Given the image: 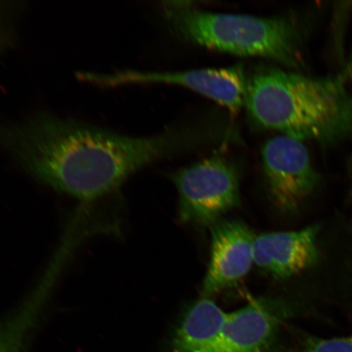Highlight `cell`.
Listing matches in <instances>:
<instances>
[{"label": "cell", "mask_w": 352, "mask_h": 352, "mask_svg": "<svg viewBox=\"0 0 352 352\" xmlns=\"http://www.w3.org/2000/svg\"><path fill=\"white\" fill-rule=\"evenodd\" d=\"M213 123L131 138L80 121L38 113L0 123V144L38 182L91 205L160 158L219 142Z\"/></svg>", "instance_id": "1"}, {"label": "cell", "mask_w": 352, "mask_h": 352, "mask_svg": "<svg viewBox=\"0 0 352 352\" xmlns=\"http://www.w3.org/2000/svg\"><path fill=\"white\" fill-rule=\"evenodd\" d=\"M244 107L255 126L302 142L331 143L352 135V91L341 76L259 66L248 78Z\"/></svg>", "instance_id": "2"}, {"label": "cell", "mask_w": 352, "mask_h": 352, "mask_svg": "<svg viewBox=\"0 0 352 352\" xmlns=\"http://www.w3.org/2000/svg\"><path fill=\"white\" fill-rule=\"evenodd\" d=\"M166 8L173 32L198 46L235 56L261 57L293 69L302 66L303 33L292 17L210 12L171 3Z\"/></svg>", "instance_id": "3"}, {"label": "cell", "mask_w": 352, "mask_h": 352, "mask_svg": "<svg viewBox=\"0 0 352 352\" xmlns=\"http://www.w3.org/2000/svg\"><path fill=\"white\" fill-rule=\"evenodd\" d=\"M173 180L183 222L212 226L240 204L239 175L226 158L214 155L176 171Z\"/></svg>", "instance_id": "4"}, {"label": "cell", "mask_w": 352, "mask_h": 352, "mask_svg": "<svg viewBox=\"0 0 352 352\" xmlns=\"http://www.w3.org/2000/svg\"><path fill=\"white\" fill-rule=\"evenodd\" d=\"M264 179L276 208L294 213L318 187L320 176L302 140L287 135L268 140L262 148Z\"/></svg>", "instance_id": "5"}, {"label": "cell", "mask_w": 352, "mask_h": 352, "mask_svg": "<svg viewBox=\"0 0 352 352\" xmlns=\"http://www.w3.org/2000/svg\"><path fill=\"white\" fill-rule=\"evenodd\" d=\"M83 78L102 85L161 83L186 87L230 109L244 107L248 76L242 65L220 69H201L174 72H122L111 74H85Z\"/></svg>", "instance_id": "6"}, {"label": "cell", "mask_w": 352, "mask_h": 352, "mask_svg": "<svg viewBox=\"0 0 352 352\" xmlns=\"http://www.w3.org/2000/svg\"><path fill=\"white\" fill-rule=\"evenodd\" d=\"M211 228V252L201 296L210 298L244 278L254 263L256 235L237 220H219Z\"/></svg>", "instance_id": "7"}, {"label": "cell", "mask_w": 352, "mask_h": 352, "mask_svg": "<svg viewBox=\"0 0 352 352\" xmlns=\"http://www.w3.org/2000/svg\"><path fill=\"white\" fill-rule=\"evenodd\" d=\"M289 314L272 299H259L228 312L222 331L204 352H268L278 340L281 324Z\"/></svg>", "instance_id": "8"}, {"label": "cell", "mask_w": 352, "mask_h": 352, "mask_svg": "<svg viewBox=\"0 0 352 352\" xmlns=\"http://www.w3.org/2000/svg\"><path fill=\"white\" fill-rule=\"evenodd\" d=\"M321 227L311 224L298 231L263 233L255 237L254 263L272 278L283 280L302 274L319 261Z\"/></svg>", "instance_id": "9"}, {"label": "cell", "mask_w": 352, "mask_h": 352, "mask_svg": "<svg viewBox=\"0 0 352 352\" xmlns=\"http://www.w3.org/2000/svg\"><path fill=\"white\" fill-rule=\"evenodd\" d=\"M55 288L51 280H38L20 305L0 320V352L26 351Z\"/></svg>", "instance_id": "10"}, {"label": "cell", "mask_w": 352, "mask_h": 352, "mask_svg": "<svg viewBox=\"0 0 352 352\" xmlns=\"http://www.w3.org/2000/svg\"><path fill=\"white\" fill-rule=\"evenodd\" d=\"M228 312L210 298H202L193 305L176 329L170 352H204L213 344L222 331Z\"/></svg>", "instance_id": "11"}, {"label": "cell", "mask_w": 352, "mask_h": 352, "mask_svg": "<svg viewBox=\"0 0 352 352\" xmlns=\"http://www.w3.org/2000/svg\"><path fill=\"white\" fill-rule=\"evenodd\" d=\"M296 340L283 352H352V331L344 337L330 338L299 332Z\"/></svg>", "instance_id": "12"}, {"label": "cell", "mask_w": 352, "mask_h": 352, "mask_svg": "<svg viewBox=\"0 0 352 352\" xmlns=\"http://www.w3.org/2000/svg\"><path fill=\"white\" fill-rule=\"evenodd\" d=\"M351 170H352V161H351Z\"/></svg>", "instance_id": "13"}]
</instances>
